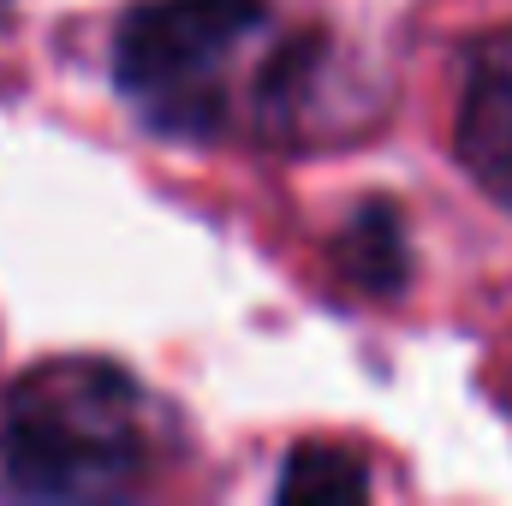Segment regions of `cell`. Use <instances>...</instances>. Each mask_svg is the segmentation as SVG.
<instances>
[{
	"label": "cell",
	"mask_w": 512,
	"mask_h": 506,
	"mask_svg": "<svg viewBox=\"0 0 512 506\" xmlns=\"http://www.w3.org/2000/svg\"><path fill=\"white\" fill-rule=\"evenodd\" d=\"M352 66L274 0H137L114 30V90L155 137L340 143L370 131Z\"/></svg>",
	"instance_id": "6da1fadb"
},
{
	"label": "cell",
	"mask_w": 512,
	"mask_h": 506,
	"mask_svg": "<svg viewBox=\"0 0 512 506\" xmlns=\"http://www.w3.org/2000/svg\"><path fill=\"white\" fill-rule=\"evenodd\" d=\"M155 405L114 358H48L0 399V489L24 501H120L155 471Z\"/></svg>",
	"instance_id": "7a4b0ae2"
},
{
	"label": "cell",
	"mask_w": 512,
	"mask_h": 506,
	"mask_svg": "<svg viewBox=\"0 0 512 506\" xmlns=\"http://www.w3.org/2000/svg\"><path fill=\"white\" fill-rule=\"evenodd\" d=\"M274 495L280 501H364L370 495V471L346 447L304 441V447L286 453V471H280Z\"/></svg>",
	"instance_id": "5b68a950"
},
{
	"label": "cell",
	"mask_w": 512,
	"mask_h": 506,
	"mask_svg": "<svg viewBox=\"0 0 512 506\" xmlns=\"http://www.w3.org/2000/svg\"><path fill=\"white\" fill-rule=\"evenodd\" d=\"M453 155L471 173V185L512 215V30L489 36L465 66Z\"/></svg>",
	"instance_id": "3957f363"
},
{
	"label": "cell",
	"mask_w": 512,
	"mask_h": 506,
	"mask_svg": "<svg viewBox=\"0 0 512 506\" xmlns=\"http://www.w3.org/2000/svg\"><path fill=\"white\" fill-rule=\"evenodd\" d=\"M334 256H340V274L364 292H399L405 286V268H411V251H405V221L393 203H364L352 215V227L334 239Z\"/></svg>",
	"instance_id": "277c9868"
},
{
	"label": "cell",
	"mask_w": 512,
	"mask_h": 506,
	"mask_svg": "<svg viewBox=\"0 0 512 506\" xmlns=\"http://www.w3.org/2000/svg\"><path fill=\"white\" fill-rule=\"evenodd\" d=\"M6 12H12V0H0V24H6Z\"/></svg>",
	"instance_id": "8992f818"
}]
</instances>
